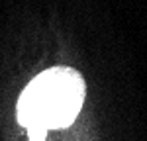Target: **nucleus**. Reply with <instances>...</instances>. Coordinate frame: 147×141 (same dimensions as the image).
Returning a JSON list of instances; mask_svg holds the SVG:
<instances>
[{
	"label": "nucleus",
	"mask_w": 147,
	"mask_h": 141,
	"mask_svg": "<svg viewBox=\"0 0 147 141\" xmlns=\"http://www.w3.org/2000/svg\"><path fill=\"white\" fill-rule=\"evenodd\" d=\"M28 131H30V141H45L47 129H43V128H28Z\"/></svg>",
	"instance_id": "obj_2"
},
{
	"label": "nucleus",
	"mask_w": 147,
	"mask_h": 141,
	"mask_svg": "<svg viewBox=\"0 0 147 141\" xmlns=\"http://www.w3.org/2000/svg\"><path fill=\"white\" fill-rule=\"evenodd\" d=\"M84 81L71 67H53L37 75L18 100V122L24 128L59 129L79 116L84 102Z\"/></svg>",
	"instance_id": "obj_1"
}]
</instances>
